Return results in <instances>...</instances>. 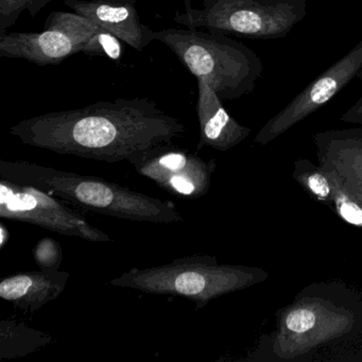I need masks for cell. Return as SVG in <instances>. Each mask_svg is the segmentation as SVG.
<instances>
[{"label": "cell", "instance_id": "obj_4", "mask_svg": "<svg viewBox=\"0 0 362 362\" xmlns=\"http://www.w3.org/2000/svg\"><path fill=\"white\" fill-rule=\"evenodd\" d=\"M154 39L165 44L197 79L206 80L222 100L250 94L262 77L259 57L222 33L168 28L154 31Z\"/></svg>", "mask_w": 362, "mask_h": 362}, {"label": "cell", "instance_id": "obj_10", "mask_svg": "<svg viewBox=\"0 0 362 362\" xmlns=\"http://www.w3.org/2000/svg\"><path fill=\"white\" fill-rule=\"evenodd\" d=\"M321 296H304L281 313L275 351L281 358L306 353L310 347L344 334L349 317Z\"/></svg>", "mask_w": 362, "mask_h": 362}, {"label": "cell", "instance_id": "obj_12", "mask_svg": "<svg viewBox=\"0 0 362 362\" xmlns=\"http://www.w3.org/2000/svg\"><path fill=\"white\" fill-rule=\"evenodd\" d=\"M136 0H64V5L143 52L154 39V31L143 24Z\"/></svg>", "mask_w": 362, "mask_h": 362}, {"label": "cell", "instance_id": "obj_15", "mask_svg": "<svg viewBox=\"0 0 362 362\" xmlns=\"http://www.w3.org/2000/svg\"><path fill=\"white\" fill-rule=\"evenodd\" d=\"M52 337L16 320L0 322V359L24 357L47 346Z\"/></svg>", "mask_w": 362, "mask_h": 362}, {"label": "cell", "instance_id": "obj_16", "mask_svg": "<svg viewBox=\"0 0 362 362\" xmlns=\"http://www.w3.org/2000/svg\"><path fill=\"white\" fill-rule=\"evenodd\" d=\"M293 166V179L317 202L332 207L334 184L329 175L320 165L317 166L306 158L296 160Z\"/></svg>", "mask_w": 362, "mask_h": 362}, {"label": "cell", "instance_id": "obj_17", "mask_svg": "<svg viewBox=\"0 0 362 362\" xmlns=\"http://www.w3.org/2000/svg\"><path fill=\"white\" fill-rule=\"evenodd\" d=\"M54 0H0V33L12 28L21 14L28 11L31 18H35L43 8Z\"/></svg>", "mask_w": 362, "mask_h": 362}, {"label": "cell", "instance_id": "obj_1", "mask_svg": "<svg viewBox=\"0 0 362 362\" xmlns=\"http://www.w3.org/2000/svg\"><path fill=\"white\" fill-rule=\"evenodd\" d=\"M185 130L156 101L117 98L35 116L14 124L9 133L25 145L54 153L133 165L147 150L171 143Z\"/></svg>", "mask_w": 362, "mask_h": 362}, {"label": "cell", "instance_id": "obj_2", "mask_svg": "<svg viewBox=\"0 0 362 362\" xmlns=\"http://www.w3.org/2000/svg\"><path fill=\"white\" fill-rule=\"evenodd\" d=\"M0 177L16 185L43 190L86 213L149 223L184 221L173 203L95 175L67 173L23 160H0Z\"/></svg>", "mask_w": 362, "mask_h": 362}, {"label": "cell", "instance_id": "obj_8", "mask_svg": "<svg viewBox=\"0 0 362 362\" xmlns=\"http://www.w3.org/2000/svg\"><path fill=\"white\" fill-rule=\"evenodd\" d=\"M362 71V40L310 82L293 100L266 122L254 143L266 146L327 105Z\"/></svg>", "mask_w": 362, "mask_h": 362}, {"label": "cell", "instance_id": "obj_13", "mask_svg": "<svg viewBox=\"0 0 362 362\" xmlns=\"http://www.w3.org/2000/svg\"><path fill=\"white\" fill-rule=\"evenodd\" d=\"M197 115L200 139L197 150L209 147L217 151H228L243 143L251 134V129L239 124L224 107L222 99L206 80L198 78Z\"/></svg>", "mask_w": 362, "mask_h": 362}, {"label": "cell", "instance_id": "obj_14", "mask_svg": "<svg viewBox=\"0 0 362 362\" xmlns=\"http://www.w3.org/2000/svg\"><path fill=\"white\" fill-rule=\"evenodd\" d=\"M69 281V273L60 269L18 273L1 281L0 298L26 313H35L58 298Z\"/></svg>", "mask_w": 362, "mask_h": 362}, {"label": "cell", "instance_id": "obj_3", "mask_svg": "<svg viewBox=\"0 0 362 362\" xmlns=\"http://www.w3.org/2000/svg\"><path fill=\"white\" fill-rule=\"evenodd\" d=\"M267 279L268 272L262 269L219 264L213 256L199 254L163 266L133 268L110 284L145 293L182 296L201 309L214 298L247 289Z\"/></svg>", "mask_w": 362, "mask_h": 362}, {"label": "cell", "instance_id": "obj_6", "mask_svg": "<svg viewBox=\"0 0 362 362\" xmlns=\"http://www.w3.org/2000/svg\"><path fill=\"white\" fill-rule=\"evenodd\" d=\"M103 29L75 12H52L41 33H0V58L45 66L61 64L77 54L105 57L100 44Z\"/></svg>", "mask_w": 362, "mask_h": 362}, {"label": "cell", "instance_id": "obj_7", "mask_svg": "<svg viewBox=\"0 0 362 362\" xmlns=\"http://www.w3.org/2000/svg\"><path fill=\"white\" fill-rule=\"evenodd\" d=\"M0 217L25 222L90 243H112L75 207L58 197L31 186L16 185L0 177Z\"/></svg>", "mask_w": 362, "mask_h": 362}, {"label": "cell", "instance_id": "obj_11", "mask_svg": "<svg viewBox=\"0 0 362 362\" xmlns=\"http://www.w3.org/2000/svg\"><path fill=\"white\" fill-rule=\"evenodd\" d=\"M319 165L362 205V126L313 135Z\"/></svg>", "mask_w": 362, "mask_h": 362}, {"label": "cell", "instance_id": "obj_5", "mask_svg": "<svg viewBox=\"0 0 362 362\" xmlns=\"http://www.w3.org/2000/svg\"><path fill=\"white\" fill-rule=\"evenodd\" d=\"M307 0H203L202 9L175 14L188 29L252 40L283 39L304 20Z\"/></svg>", "mask_w": 362, "mask_h": 362}, {"label": "cell", "instance_id": "obj_19", "mask_svg": "<svg viewBox=\"0 0 362 362\" xmlns=\"http://www.w3.org/2000/svg\"><path fill=\"white\" fill-rule=\"evenodd\" d=\"M33 258L40 269L59 270L63 262V250L56 239L45 237L33 250Z\"/></svg>", "mask_w": 362, "mask_h": 362}, {"label": "cell", "instance_id": "obj_9", "mask_svg": "<svg viewBox=\"0 0 362 362\" xmlns=\"http://www.w3.org/2000/svg\"><path fill=\"white\" fill-rule=\"evenodd\" d=\"M132 166L168 194L196 200L211 189L217 163L165 143L147 150Z\"/></svg>", "mask_w": 362, "mask_h": 362}, {"label": "cell", "instance_id": "obj_20", "mask_svg": "<svg viewBox=\"0 0 362 362\" xmlns=\"http://www.w3.org/2000/svg\"><path fill=\"white\" fill-rule=\"evenodd\" d=\"M341 122L362 126V97L341 116Z\"/></svg>", "mask_w": 362, "mask_h": 362}, {"label": "cell", "instance_id": "obj_18", "mask_svg": "<svg viewBox=\"0 0 362 362\" xmlns=\"http://www.w3.org/2000/svg\"><path fill=\"white\" fill-rule=\"evenodd\" d=\"M332 209L347 223L362 228V205L337 184H334Z\"/></svg>", "mask_w": 362, "mask_h": 362}, {"label": "cell", "instance_id": "obj_21", "mask_svg": "<svg viewBox=\"0 0 362 362\" xmlns=\"http://www.w3.org/2000/svg\"><path fill=\"white\" fill-rule=\"evenodd\" d=\"M184 5H185V12L186 13H189V12H192V0H184Z\"/></svg>", "mask_w": 362, "mask_h": 362}]
</instances>
